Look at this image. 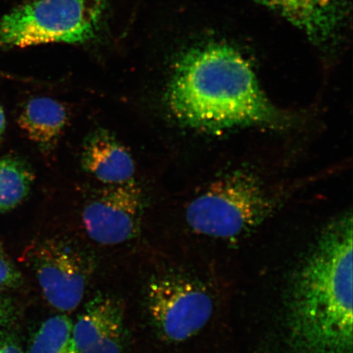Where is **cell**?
Instances as JSON below:
<instances>
[{
  "instance_id": "cell-16",
  "label": "cell",
  "mask_w": 353,
  "mask_h": 353,
  "mask_svg": "<svg viewBox=\"0 0 353 353\" xmlns=\"http://www.w3.org/2000/svg\"><path fill=\"white\" fill-rule=\"evenodd\" d=\"M0 353H25L19 341L6 332L0 335Z\"/></svg>"
},
{
  "instance_id": "cell-8",
  "label": "cell",
  "mask_w": 353,
  "mask_h": 353,
  "mask_svg": "<svg viewBox=\"0 0 353 353\" xmlns=\"http://www.w3.org/2000/svg\"><path fill=\"white\" fill-rule=\"evenodd\" d=\"M297 28L313 46L330 52L341 46L350 24L347 0H259Z\"/></svg>"
},
{
  "instance_id": "cell-6",
  "label": "cell",
  "mask_w": 353,
  "mask_h": 353,
  "mask_svg": "<svg viewBox=\"0 0 353 353\" xmlns=\"http://www.w3.org/2000/svg\"><path fill=\"white\" fill-rule=\"evenodd\" d=\"M29 260L46 301L57 310H74L82 302L90 275L85 256L64 241L37 243Z\"/></svg>"
},
{
  "instance_id": "cell-14",
  "label": "cell",
  "mask_w": 353,
  "mask_h": 353,
  "mask_svg": "<svg viewBox=\"0 0 353 353\" xmlns=\"http://www.w3.org/2000/svg\"><path fill=\"white\" fill-rule=\"evenodd\" d=\"M23 278L0 243V292L19 288Z\"/></svg>"
},
{
  "instance_id": "cell-15",
  "label": "cell",
  "mask_w": 353,
  "mask_h": 353,
  "mask_svg": "<svg viewBox=\"0 0 353 353\" xmlns=\"http://www.w3.org/2000/svg\"><path fill=\"white\" fill-rule=\"evenodd\" d=\"M15 316V307L12 300L0 294V335L6 332Z\"/></svg>"
},
{
  "instance_id": "cell-7",
  "label": "cell",
  "mask_w": 353,
  "mask_h": 353,
  "mask_svg": "<svg viewBox=\"0 0 353 353\" xmlns=\"http://www.w3.org/2000/svg\"><path fill=\"white\" fill-rule=\"evenodd\" d=\"M142 189L134 179L107 185L87 203L83 227L91 239L103 245H117L139 235L144 210Z\"/></svg>"
},
{
  "instance_id": "cell-10",
  "label": "cell",
  "mask_w": 353,
  "mask_h": 353,
  "mask_svg": "<svg viewBox=\"0 0 353 353\" xmlns=\"http://www.w3.org/2000/svg\"><path fill=\"white\" fill-rule=\"evenodd\" d=\"M81 164L86 173L105 185L121 184L134 179L135 167L131 154L107 130L98 129L86 137Z\"/></svg>"
},
{
  "instance_id": "cell-5",
  "label": "cell",
  "mask_w": 353,
  "mask_h": 353,
  "mask_svg": "<svg viewBox=\"0 0 353 353\" xmlns=\"http://www.w3.org/2000/svg\"><path fill=\"white\" fill-rule=\"evenodd\" d=\"M145 303L154 328L165 341H188L204 329L214 312L208 291L188 278L165 276L150 282Z\"/></svg>"
},
{
  "instance_id": "cell-1",
  "label": "cell",
  "mask_w": 353,
  "mask_h": 353,
  "mask_svg": "<svg viewBox=\"0 0 353 353\" xmlns=\"http://www.w3.org/2000/svg\"><path fill=\"white\" fill-rule=\"evenodd\" d=\"M165 101L181 127L208 137L248 130L288 131L299 119L272 103L248 59L236 48L208 42L176 57Z\"/></svg>"
},
{
  "instance_id": "cell-11",
  "label": "cell",
  "mask_w": 353,
  "mask_h": 353,
  "mask_svg": "<svg viewBox=\"0 0 353 353\" xmlns=\"http://www.w3.org/2000/svg\"><path fill=\"white\" fill-rule=\"evenodd\" d=\"M68 112L59 101L38 97L25 105L19 117V125L29 138L43 150H50L64 130Z\"/></svg>"
},
{
  "instance_id": "cell-17",
  "label": "cell",
  "mask_w": 353,
  "mask_h": 353,
  "mask_svg": "<svg viewBox=\"0 0 353 353\" xmlns=\"http://www.w3.org/2000/svg\"><path fill=\"white\" fill-rule=\"evenodd\" d=\"M6 114H4L3 108L1 107H0V139L2 138L4 131H6Z\"/></svg>"
},
{
  "instance_id": "cell-9",
  "label": "cell",
  "mask_w": 353,
  "mask_h": 353,
  "mask_svg": "<svg viewBox=\"0 0 353 353\" xmlns=\"http://www.w3.org/2000/svg\"><path fill=\"white\" fill-rule=\"evenodd\" d=\"M123 307L108 295L92 299L73 323V339L79 353H123Z\"/></svg>"
},
{
  "instance_id": "cell-4",
  "label": "cell",
  "mask_w": 353,
  "mask_h": 353,
  "mask_svg": "<svg viewBox=\"0 0 353 353\" xmlns=\"http://www.w3.org/2000/svg\"><path fill=\"white\" fill-rule=\"evenodd\" d=\"M108 0H34L0 19V50L52 43H85L100 37Z\"/></svg>"
},
{
  "instance_id": "cell-13",
  "label": "cell",
  "mask_w": 353,
  "mask_h": 353,
  "mask_svg": "<svg viewBox=\"0 0 353 353\" xmlns=\"http://www.w3.org/2000/svg\"><path fill=\"white\" fill-rule=\"evenodd\" d=\"M28 353H79L72 320L57 315L44 321L30 339Z\"/></svg>"
},
{
  "instance_id": "cell-2",
  "label": "cell",
  "mask_w": 353,
  "mask_h": 353,
  "mask_svg": "<svg viewBox=\"0 0 353 353\" xmlns=\"http://www.w3.org/2000/svg\"><path fill=\"white\" fill-rule=\"evenodd\" d=\"M287 333L293 353H352V216L321 233L291 280Z\"/></svg>"
},
{
  "instance_id": "cell-3",
  "label": "cell",
  "mask_w": 353,
  "mask_h": 353,
  "mask_svg": "<svg viewBox=\"0 0 353 353\" xmlns=\"http://www.w3.org/2000/svg\"><path fill=\"white\" fill-rule=\"evenodd\" d=\"M319 176L278 182L252 168L227 170L203 185L189 202L185 219L199 235L236 239L261 226L291 196Z\"/></svg>"
},
{
  "instance_id": "cell-12",
  "label": "cell",
  "mask_w": 353,
  "mask_h": 353,
  "mask_svg": "<svg viewBox=\"0 0 353 353\" xmlns=\"http://www.w3.org/2000/svg\"><path fill=\"white\" fill-rule=\"evenodd\" d=\"M32 169L16 157L0 159V214L10 211L28 196L33 183Z\"/></svg>"
}]
</instances>
